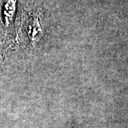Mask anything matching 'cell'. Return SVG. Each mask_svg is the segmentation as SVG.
Masks as SVG:
<instances>
[{"label": "cell", "instance_id": "3957f363", "mask_svg": "<svg viewBox=\"0 0 128 128\" xmlns=\"http://www.w3.org/2000/svg\"><path fill=\"white\" fill-rule=\"evenodd\" d=\"M2 63V56L0 55V66L1 65Z\"/></svg>", "mask_w": 128, "mask_h": 128}, {"label": "cell", "instance_id": "6da1fadb", "mask_svg": "<svg viewBox=\"0 0 128 128\" xmlns=\"http://www.w3.org/2000/svg\"><path fill=\"white\" fill-rule=\"evenodd\" d=\"M38 18L34 19L33 23L30 26V38L33 42H38L42 34V28Z\"/></svg>", "mask_w": 128, "mask_h": 128}, {"label": "cell", "instance_id": "7a4b0ae2", "mask_svg": "<svg viewBox=\"0 0 128 128\" xmlns=\"http://www.w3.org/2000/svg\"><path fill=\"white\" fill-rule=\"evenodd\" d=\"M15 2L16 0H9L8 2L5 6L6 8L4 10V16L7 26L10 24V22L13 17L14 12H15Z\"/></svg>", "mask_w": 128, "mask_h": 128}]
</instances>
